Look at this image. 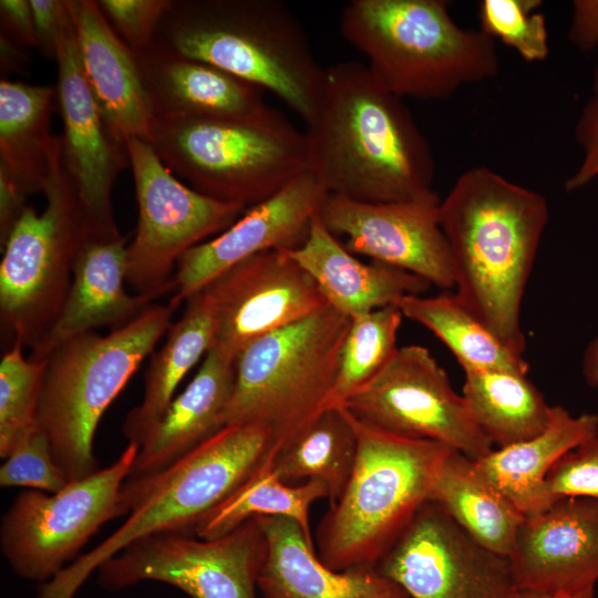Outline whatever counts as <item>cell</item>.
Here are the masks:
<instances>
[{
  "mask_svg": "<svg viewBox=\"0 0 598 598\" xmlns=\"http://www.w3.org/2000/svg\"><path fill=\"white\" fill-rule=\"evenodd\" d=\"M305 134L308 171L329 194L369 203L437 196L430 144L402 97L364 63L326 68L322 95Z\"/></svg>",
  "mask_w": 598,
  "mask_h": 598,
  "instance_id": "6da1fadb",
  "label": "cell"
},
{
  "mask_svg": "<svg viewBox=\"0 0 598 598\" xmlns=\"http://www.w3.org/2000/svg\"><path fill=\"white\" fill-rule=\"evenodd\" d=\"M455 297L508 349L524 357V292L549 219L547 199L486 166L463 172L440 202Z\"/></svg>",
  "mask_w": 598,
  "mask_h": 598,
  "instance_id": "7a4b0ae2",
  "label": "cell"
},
{
  "mask_svg": "<svg viewBox=\"0 0 598 598\" xmlns=\"http://www.w3.org/2000/svg\"><path fill=\"white\" fill-rule=\"evenodd\" d=\"M153 45L271 92L306 124L322 95L326 68L281 0H172Z\"/></svg>",
  "mask_w": 598,
  "mask_h": 598,
  "instance_id": "3957f363",
  "label": "cell"
},
{
  "mask_svg": "<svg viewBox=\"0 0 598 598\" xmlns=\"http://www.w3.org/2000/svg\"><path fill=\"white\" fill-rule=\"evenodd\" d=\"M274 445L272 434L264 426L227 425L167 468L127 478L122 487L127 519L40 585L35 598H75L93 571L137 539L163 533L194 534L197 524L252 475Z\"/></svg>",
  "mask_w": 598,
  "mask_h": 598,
  "instance_id": "277c9868",
  "label": "cell"
},
{
  "mask_svg": "<svg viewBox=\"0 0 598 598\" xmlns=\"http://www.w3.org/2000/svg\"><path fill=\"white\" fill-rule=\"evenodd\" d=\"M344 39L373 76L400 97L444 100L497 75L495 40L460 27L444 0H352L340 16Z\"/></svg>",
  "mask_w": 598,
  "mask_h": 598,
  "instance_id": "5b68a950",
  "label": "cell"
},
{
  "mask_svg": "<svg viewBox=\"0 0 598 598\" xmlns=\"http://www.w3.org/2000/svg\"><path fill=\"white\" fill-rule=\"evenodd\" d=\"M146 142L192 188L246 208L308 171L305 132L268 105L247 116H154Z\"/></svg>",
  "mask_w": 598,
  "mask_h": 598,
  "instance_id": "8992f818",
  "label": "cell"
},
{
  "mask_svg": "<svg viewBox=\"0 0 598 598\" xmlns=\"http://www.w3.org/2000/svg\"><path fill=\"white\" fill-rule=\"evenodd\" d=\"M347 413L357 433L355 463L316 532L318 556L334 570L377 564L430 501L437 471L453 450L383 432Z\"/></svg>",
  "mask_w": 598,
  "mask_h": 598,
  "instance_id": "52a82bcc",
  "label": "cell"
},
{
  "mask_svg": "<svg viewBox=\"0 0 598 598\" xmlns=\"http://www.w3.org/2000/svg\"><path fill=\"white\" fill-rule=\"evenodd\" d=\"M176 306L150 305L105 336H76L47 361L37 424L68 482L96 472V427L144 359L167 332Z\"/></svg>",
  "mask_w": 598,
  "mask_h": 598,
  "instance_id": "ba28073f",
  "label": "cell"
},
{
  "mask_svg": "<svg viewBox=\"0 0 598 598\" xmlns=\"http://www.w3.org/2000/svg\"><path fill=\"white\" fill-rule=\"evenodd\" d=\"M351 318L330 305L249 343L236 359L227 425H260L275 445L330 408Z\"/></svg>",
  "mask_w": 598,
  "mask_h": 598,
  "instance_id": "9c48e42d",
  "label": "cell"
},
{
  "mask_svg": "<svg viewBox=\"0 0 598 598\" xmlns=\"http://www.w3.org/2000/svg\"><path fill=\"white\" fill-rule=\"evenodd\" d=\"M42 194L43 210L28 205L1 246L0 319L9 348L33 350L51 330L89 240L83 207L63 165L61 136Z\"/></svg>",
  "mask_w": 598,
  "mask_h": 598,
  "instance_id": "30bf717a",
  "label": "cell"
},
{
  "mask_svg": "<svg viewBox=\"0 0 598 598\" xmlns=\"http://www.w3.org/2000/svg\"><path fill=\"white\" fill-rule=\"evenodd\" d=\"M137 445L128 443L110 466L69 482L55 493H20L2 517L1 551L22 579L50 581L110 519L125 515L122 487Z\"/></svg>",
  "mask_w": 598,
  "mask_h": 598,
  "instance_id": "8fae6325",
  "label": "cell"
},
{
  "mask_svg": "<svg viewBox=\"0 0 598 598\" xmlns=\"http://www.w3.org/2000/svg\"><path fill=\"white\" fill-rule=\"evenodd\" d=\"M138 220L126 248V282L154 299L175 290L173 269L203 240L231 226L247 209L185 185L144 140H125Z\"/></svg>",
  "mask_w": 598,
  "mask_h": 598,
  "instance_id": "7c38bea8",
  "label": "cell"
},
{
  "mask_svg": "<svg viewBox=\"0 0 598 598\" xmlns=\"http://www.w3.org/2000/svg\"><path fill=\"white\" fill-rule=\"evenodd\" d=\"M163 533L137 539L96 570L99 585L121 590L161 581L192 598H259L266 537L251 518L217 538Z\"/></svg>",
  "mask_w": 598,
  "mask_h": 598,
  "instance_id": "4fadbf2b",
  "label": "cell"
},
{
  "mask_svg": "<svg viewBox=\"0 0 598 598\" xmlns=\"http://www.w3.org/2000/svg\"><path fill=\"white\" fill-rule=\"evenodd\" d=\"M383 432L447 445L473 460L493 444L473 421L462 394L427 348L399 347L388 364L340 405Z\"/></svg>",
  "mask_w": 598,
  "mask_h": 598,
  "instance_id": "5bb4252c",
  "label": "cell"
},
{
  "mask_svg": "<svg viewBox=\"0 0 598 598\" xmlns=\"http://www.w3.org/2000/svg\"><path fill=\"white\" fill-rule=\"evenodd\" d=\"M374 566L409 598H515L517 592L508 557L477 544L431 499Z\"/></svg>",
  "mask_w": 598,
  "mask_h": 598,
  "instance_id": "9a60e30c",
  "label": "cell"
},
{
  "mask_svg": "<svg viewBox=\"0 0 598 598\" xmlns=\"http://www.w3.org/2000/svg\"><path fill=\"white\" fill-rule=\"evenodd\" d=\"M55 100L63 132L62 159L83 207L89 240L122 237L113 215L112 192L130 165L126 142L102 114L81 68L72 19L58 49Z\"/></svg>",
  "mask_w": 598,
  "mask_h": 598,
  "instance_id": "2e32d148",
  "label": "cell"
},
{
  "mask_svg": "<svg viewBox=\"0 0 598 598\" xmlns=\"http://www.w3.org/2000/svg\"><path fill=\"white\" fill-rule=\"evenodd\" d=\"M202 290L216 316L213 348L235 360L258 338L308 318L328 305L313 278L289 250H269L246 258Z\"/></svg>",
  "mask_w": 598,
  "mask_h": 598,
  "instance_id": "e0dca14e",
  "label": "cell"
},
{
  "mask_svg": "<svg viewBox=\"0 0 598 598\" xmlns=\"http://www.w3.org/2000/svg\"><path fill=\"white\" fill-rule=\"evenodd\" d=\"M440 198L369 203L328 194L319 216L344 248L414 274L442 289L455 287L454 265L440 224Z\"/></svg>",
  "mask_w": 598,
  "mask_h": 598,
  "instance_id": "ac0fdd59",
  "label": "cell"
},
{
  "mask_svg": "<svg viewBox=\"0 0 598 598\" xmlns=\"http://www.w3.org/2000/svg\"><path fill=\"white\" fill-rule=\"evenodd\" d=\"M328 192L309 172L247 208L227 229L185 252L174 274L178 307L235 264L269 250H293L307 239Z\"/></svg>",
  "mask_w": 598,
  "mask_h": 598,
  "instance_id": "d6986e66",
  "label": "cell"
},
{
  "mask_svg": "<svg viewBox=\"0 0 598 598\" xmlns=\"http://www.w3.org/2000/svg\"><path fill=\"white\" fill-rule=\"evenodd\" d=\"M517 590L576 595L598 581V502L555 501L525 517L508 557Z\"/></svg>",
  "mask_w": 598,
  "mask_h": 598,
  "instance_id": "ffe728a7",
  "label": "cell"
},
{
  "mask_svg": "<svg viewBox=\"0 0 598 598\" xmlns=\"http://www.w3.org/2000/svg\"><path fill=\"white\" fill-rule=\"evenodd\" d=\"M266 555L258 576L262 598H409L374 565L334 570L315 550L313 540L293 520L261 516Z\"/></svg>",
  "mask_w": 598,
  "mask_h": 598,
  "instance_id": "44dd1931",
  "label": "cell"
},
{
  "mask_svg": "<svg viewBox=\"0 0 598 598\" xmlns=\"http://www.w3.org/2000/svg\"><path fill=\"white\" fill-rule=\"evenodd\" d=\"M81 68L109 124L124 140L146 141L153 112L137 60L96 0H66Z\"/></svg>",
  "mask_w": 598,
  "mask_h": 598,
  "instance_id": "7402d4cb",
  "label": "cell"
},
{
  "mask_svg": "<svg viewBox=\"0 0 598 598\" xmlns=\"http://www.w3.org/2000/svg\"><path fill=\"white\" fill-rule=\"evenodd\" d=\"M235 367V359L212 347L193 380L143 435L128 478L167 468L226 426Z\"/></svg>",
  "mask_w": 598,
  "mask_h": 598,
  "instance_id": "603a6c76",
  "label": "cell"
},
{
  "mask_svg": "<svg viewBox=\"0 0 598 598\" xmlns=\"http://www.w3.org/2000/svg\"><path fill=\"white\" fill-rule=\"evenodd\" d=\"M126 248L125 236L85 243L60 315L29 359L44 360L65 341L94 329L124 326L152 305L153 297L125 289Z\"/></svg>",
  "mask_w": 598,
  "mask_h": 598,
  "instance_id": "cb8c5ba5",
  "label": "cell"
},
{
  "mask_svg": "<svg viewBox=\"0 0 598 598\" xmlns=\"http://www.w3.org/2000/svg\"><path fill=\"white\" fill-rule=\"evenodd\" d=\"M289 254L313 278L328 305L349 318L394 305L403 296L422 295L432 286L409 271L359 260L324 226L319 214L306 241Z\"/></svg>",
  "mask_w": 598,
  "mask_h": 598,
  "instance_id": "d4e9b609",
  "label": "cell"
},
{
  "mask_svg": "<svg viewBox=\"0 0 598 598\" xmlns=\"http://www.w3.org/2000/svg\"><path fill=\"white\" fill-rule=\"evenodd\" d=\"M154 116H247L264 110L261 87L212 64L156 47L135 55Z\"/></svg>",
  "mask_w": 598,
  "mask_h": 598,
  "instance_id": "484cf974",
  "label": "cell"
},
{
  "mask_svg": "<svg viewBox=\"0 0 598 598\" xmlns=\"http://www.w3.org/2000/svg\"><path fill=\"white\" fill-rule=\"evenodd\" d=\"M598 436V414L573 415L553 405L551 420L539 434L504 447L493 448L475 460L481 473L525 516L547 509L553 502L546 478L568 452Z\"/></svg>",
  "mask_w": 598,
  "mask_h": 598,
  "instance_id": "4316f807",
  "label": "cell"
},
{
  "mask_svg": "<svg viewBox=\"0 0 598 598\" xmlns=\"http://www.w3.org/2000/svg\"><path fill=\"white\" fill-rule=\"evenodd\" d=\"M217 330L213 303L204 290L186 300L182 317L172 323L162 348L152 355L144 374L141 403L126 415L122 433L138 444L174 398L179 382L212 349Z\"/></svg>",
  "mask_w": 598,
  "mask_h": 598,
  "instance_id": "83f0119b",
  "label": "cell"
},
{
  "mask_svg": "<svg viewBox=\"0 0 598 598\" xmlns=\"http://www.w3.org/2000/svg\"><path fill=\"white\" fill-rule=\"evenodd\" d=\"M430 499L477 544L509 557L525 516L481 473L475 460L451 450Z\"/></svg>",
  "mask_w": 598,
  "mask_h": 598,
  "instance_id": "f1b7e54d",
  "label": "cell"
},
{
  "mask_svg": "<svg viewBox=\"0 0 598 598\" xmlns=\"http://www.w3.org/2000/svg\"><path fill=\"white\" fill-rule=\"evenodd\" d=\"M55 95L53 86L0 81V168L28 195L43 192L50 172Z\"/></svg>",
  "mask_w": 598,
  "mask_h": 598,
  "instance_id": "f546056e",
  "label": "cell"
},
{
  "mask_svg": "<svg viewBox=\"0 0 598 598\" xmlns=\"http://www.w3.org/2000/svg\"><path fill=\"white\" fill-rule=\"evenodd\" d=\"M462 396L478 429L497 447L523 442L550 423L548 405L527 374L467 369Z\"/></svg>",
  "mask_w": 598,
  "mask_h": 598,
  "instance_id": "4dcf8cb0",
  "label": "cell"
},
{
  "mask_svg": "<svg viewBox=\"0 0 598 598\" xmlns=\"http://www.w3.org/2000/svg\"><path fill=\"white\" fill-rule=\"evenodd\" d=\"M357 448V433L347 411L328 408L300 433L276 446L271 468L290 485L321 481L332 506L351 476Z\"/></svg>",
  "mask_w": 598,
  "mask_h": 598,
  "instance_id": "1f68e13d",
  "label": "cell"
},
{
  "mask_svg": "<svg viewBox=\"0 0 598 598\" xmlns=\"http://www.w3.org/2000/svg\"><path fill=\"white\" fill-rule=\"evenodd\" d=\"M403 317L430 330L463 370H504L527 374L528 363L508 349L453 293L408 295L395 303Z\"/></svg>",
  "mask_w": 598,
  "mask_h": 598,
  "instance_id": "d6a6232c",
  "label": "cell"
},
{
  "mask_svg": "<svg viewBox=\"0 0 598 598\" xmlns=\"http://www.w3.org/2000/svg\"><path fill=\"white\" fill-rule=\"evenodd\" d=\"M275 450L276 445L252 475L197 524L196 537L217 538L251 518L276 516L296 522L312 539L310 507L316 501L328 498V489L319 480L297 485L280 481L271 468Z\"/></svg>",
  "mask_w": 598,
  "mask_h": 598,
  "instance_id": "836d02e7",
  "label": "cell"
},
{
  "mask_svg": "<svg viewBox=\"0 0 598 598\" xmlns=\"http://www.w3.org/2000/svg\"><path fill=\"white\" fill-rule=\"evenodd\" d=\"M403 315L394 305L351 318L330 398V408L373 379L392 359Z\"/></svg>",
  "mask_w": 598,
  "mask_h": 598,
  "instance_id": "e575fe53",
  "label": "cell"
},
{
  "mask_svg": "<svg viewBox=\"0 0 598 598\" xmlns=\"http://www.w3.org/2000/svg\"><path fill=\"white\" fill-rule=\"evenodd\" d=\"M47 361L25 358L23 348H9L0 362V456L37 426Z\"/></svg>",
  "mask_w": 598,
  "mask_h": 598,
  "instance_id": "d590c367",
  "label": "cell"
},
{
  "mask_svg": "<svg viewBox=\"0 0 598 598\" xmlns=\"http://www.w3.org/2000/svg\"><path fill=\"white\" fill-rule=\"evenodd\" d=\"M540 0H483L478 4L480 30L498 39L527 62H539L549 54L545 16Z\"/></svg>",
  "mask_w": 598,
  "mask_h": 598,
  "instance_id": "8d00e7d4",
  "label": "cell"
},
{
  "mask_svg": "<svg viewBox=\"0 0 598 598\" xmlns=\"http://www.w3.org/2000/svg\"><path fill=\"white\" fill-rule=\"evenodd\" d=\"M68 483L48 437L38 425L18 440L0 467L1 487L23 486L55 493Z\"/></svg>",
  "mask_w": 598,
  "mask_h": 598,
  "instance_id": "74e56055",
  "label": "cell"
},
{
  "mask_svg": "<svg viewBox=\"0 0 598 598\" xmlns=\"http://www.w3.org/2000/svg\"><path fill=\"white\" fill-rule=\"evenodd\" d=\"M105 19L137 55L154 44L159 23L172 0H96Z\"/></svg>",
  "mask_w": 598,
  "mask_h": 598,
  "instance_id": "f35d334b",
  "label": "cell"
},
{
  "mask_svg": "<svg viewBox=\"0 0 598 598\" xmlns=\"http://www.w3.org/2000/svg\"><path fill=\"white\" fill-rule=\"evenodd\" d=\"M546 493L554 503L566 497L598 502V436L564 455L546 478Z\"/></svg>",
  "mask_w": 598,
  "mask_h": 598,
  "instance_id": "ab89813d",
  "label": "cell"
},
{
  "mask_svg": "<svg viewBox=\"0 0 598 598\" xmlns=\"http://www.w3.org/2000/svg\"><path fill=\"white\" fill-rule=\"evenodd\" d=\"M575 137L582 151V161L566 179L567 192L580 189L598 177V64L594 71L591 94L575 127Z\"/></svg>",
  "mask_w": 598,
  "mask_h": 598,
  "instance_id": "60d3db41",
  "label": "cell"
},
{
  "mask_svg": "<svg viewBox=\"0 0 598 598\" xmlns=\"http://www.w3.org/2000/svg\"><path fill=\"white\" fill-rule=\"evenodd\" d=\"M37 49L50 60H55L58 44L69 17L66 0H30Z\"/></svg>",
  "mask_w": 598,
  "mask_h": 598,
  "instance_id": "b9f144b4",
  "label": "cell"
},
{
  "mask_svg": "<svg viewBox=\"0 0 598 598\" xmlns=\"http://www.w3.org/2000/svg\"><path fill=\"white\" fill-rule=\"evenodd\" d=\"M1 33L25 48H37L30 0L0 1Z\"/></svg>",
  "mask_w": 598,
  "mask_h": 598,
  "instance_id": "7bdbcfd3",
  "label": "cell"
},
{
  "mask_svg": "<svg viewBox=\"0 0 598 598\" xmlns=\"http://www.w3.org/2000/svg\"><path fill=\"white\" fill-rule=\"evenodd\" d=\"M568 39L582 51L598 52V0H575Z\"/></svg>",
  "mask_w": 598,
  "mask_h": 598,
  "instance_id": "ee69618b",
  "label": "cell"
},
{
  "mask_svg": "<svg viewBox=\"0 0 598 598\" xmlns=\"http://www.w3.org/2000/svg\"><path fill=\"white\" fill-rule=\"evenodd\" d=\"M28 194L4 169L0 168V243H6L28 207Z\"/></svg>",
  "mask_w": 598,
  "mask_h": 598,
  "instance_id": "f6af8a7d",
  "label": "cell"
},
{
  "mask_svg": "<svg viewBox=\"0 0 598 598\" xmlns=\"http://www.w3.org/2000/svg\"><path fill=\"white\" fill-rule=\"evenodd\" d=\"M581 374L590 388L598 389V336L588 342L582 352Z\"/></svg>",
  "mask_w": 598,
  "mask_h": 598,
  "instance_id": "bcb514c9",
  "label": "cell"
},
{
  "mask_svg": "<svg viewBox=\"0 0 598 598\" xmlns=\"http://www.w3.org/2000/svg\"><path fill=\"white\" fill-rule=\"evenodd\" d=\"M0 45L1 70L14 71L17 68H20L21 63L23 64V50L25 49V47L11 40L3 33H1L0 37Z\"/></svg>",
  "mask_w": 598,
  "mask_h": 598,
  "instance_id": "7dc6e473",
  "label": "cell"
},
{
  "mask_svg": "<svg viewBox=\"0 0 598 598\" xmlns=\"http://www.w3.org/2000/svg\"><path fill=\"white\" fill-rule=\"evenodd\" d=\"M515 598H595V589H589L576 595H553L529 590H517Z\"/></svg>",
  "mask_w": 598,
  "mask_h": 598,
  "instance_id": "c3c4849f",
  "label": "cell"
}]
</instances>
